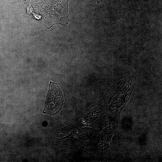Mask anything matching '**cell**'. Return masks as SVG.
Wrapping results in <instances>:
<instances>
[{
	"label": "cell",
	"mask_w": 162,
	"mask_h": 162,
	"mask_svg": "<svg viewBox=\"0 0 162 162\" xmlns=\"http://www.w3.org/2000/svg\"><path fill=\"white\" fill-rule=\"evenodd\" d=\"M63 102L62 91L58 83L50 81L43 113L57 114L62 109Z\"/></svg>",
	"instance_id": "1"
}]
</instances>
